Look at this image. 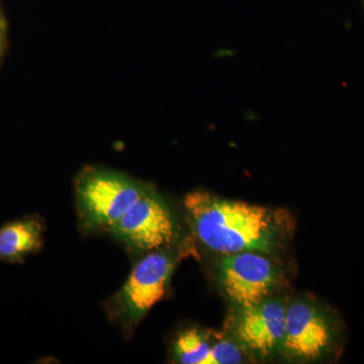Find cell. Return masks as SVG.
<instances>
[{
	"label": "cell",
	"instance_id": "cell-3",
	"mask_svg": "<svg viewBox=\"0 0 364 364\" xmlns=\"http://www.w3.org/2000/svg\"><path fill=\"white\" fill-rule=\"evenodd\" d=\"M146 186L109 170L91 168L79 176L76 196L88 226L111 229L142 196Z\"/></svg>",
	"mask_w": 364,
	"mask_h": 364
},
{
	"label": "cell",
	"instance_id": "cell-10",
	"mask_svg": "<svg viewBox=\"0 0 364 364\" xmlns=\"http://www.w3.org/2000/svg\"><path fill=\"white\" fill-rule=\"evenodd\" d=\"M243 360V347L238 342L222 340L212 345L207 364H237Z\"/></svg>",
	"mask_w": 364,
	"mask_h": 364
},
{
	"label": "cell",
	"instance_id": "cell-5",
	"mask_svg": "<svg viewBox=\"0 0 364 364\" xmlns=\"http://www.w3.org/2000/svg\"><path fill=\"white\" fill-rule=\"evenodd\" d=\"M336 323L308 301L287 306L286 333L282 348L291 358L315 360L331 353L338 341Z\"/></svg>",
	"mask_w": 364,
	"mask_h": 364
},
{
	"label": "cell",
	"instance_id": "cell-4",
	"mask_svg": "<svg viewBox=\"0 0 364 364\" xmlns=\"http://www.w3.org/2000/svg\"><path fill=\"white\" fill-rule=\"evenodd\" d=\"M109 231L134 250L149 253L170 245L176 239V227L164 200L146 188L138 202Z\"/></svg>",
	"mask_w": 364,
	"mask_h": 364
},
{
	"label": "cell",
	"instance_id": "cell-9",
	"mask_svg": "<svg viewBox=\"0 0 364 364\" xmlns=\"http://www.w3.org/2000/svg\"><path fill=\"white\" fill-rule=\"evenodd\" d=\"M212 345L198 329L186 330L177 337L174 353L183 364H207Z\"/></svg>",
	"mask_w": 364,
	"mask_h": 364
},
{
	"label": "cell",
	"instance_id": "cell-6",
	"mask_svg": "<svg viewBox=\"0 0 364 364\" xmlns=\"http://www.w3.org/2000/svg\"><path fill=\"white\" fill-rule=\"evenodd\" d=\"M277 279V269L262 252L244 251L227 254L220 262L223 289L240 309L256 305L267 299Z\"/></svg>",
	"mask_w": 364,
	"mask_h": 364
},
{
	"label": "cell",
	"instance_id": "cell-8",
	"mask_svg": "<svg viewBox=\"0 0 364 364\" xmlns=\"http://www.w3.org/2000/svg\"><path fill=\"white\" fill-rule=\"evenodd\" d=\"M44 241V225L39 218L26 215L0 227V261L21 263L37 253Z\"/></svg>",
	"mask_w": 364,
	"mask_h": 364
},
{
	"label": "cell",
	"instance_id": "cell-11",
	"mask_svg": "<svg viewBox=\"0 0 364 364\" xmlns=\"http://www.w3.org/2000/svg\"><path fill=\"white\" fill-rule=\"evenodd\" d=\"M2 37H4V33H2V26L0 23V51H1L2 47Z\"/></svg>",
	"mask_w": 364,
	"mask_h": 364
},
{
	"label": "cell",
	"instance_id": "cell-1",
	"mask_svg": "<svg viewBox=\"0 0 364 364\" xmlns=\"http://www.w3.org/2000/svg\"><path fill=\"white\" fill-rule=\"evenodd\" d=\"M184 205L196 236L215 252L269 253L282 239V221L269 208L225 200L207 191L189 193Z\"/></svg>",
	"mask_w": 364,
	"mask_h": 364
},
{
	"label": "cell",
	"instance_id": "cell-2",
	"mask_svg": "<svg viewBox=\"0 0 364 364\" xmlns=\"http://www.w3.org/2000/svg\"><path fill=\"white\" fill-rule=\"evenodd\" d=\"M174 255L164 249L152 251L134 267L109 304L112 318L122 327L134 329L161 301L176 269L177 258Z\"/></svg>",
	"mask_w": 364,
	"mask_h": 364
},
{
	"label": "cell",
	"instance_id": "cell-7",
	"mask_svg": "<svg viewBox=\"0 0 364 364\" xmlns=\"http://www.w3.org/2000/svg\"><path fill=\"white\" fill-rule=\"evenodd\" d=\"M287 305L267 298L256 305L241 308L235 335L244 348L268 356L282 348L286 333Z\"/></svg>",
	"mask_w": 364,
	"mask_h": 364
}]
</instances>
